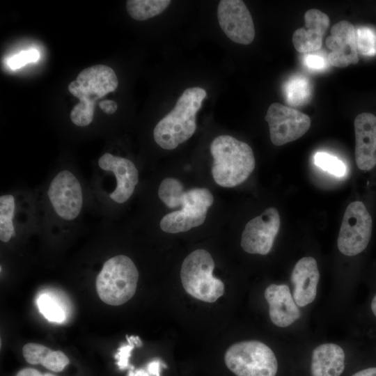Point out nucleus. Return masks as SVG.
Returning <instances> with one entry per match:
<instances>
[{"mask_svg": "<svg viewBox=\"0 0 376 376\" xmlns=\"http://www.w3.org/2000/svg\"><path fill=\"white\" fill-rule=\"evenodd\" d=\"M158 196L169 208L182 207L162 218L159 226L169 233L186 232L203 224L207 210L214 201L209 189L194 188L185 191L181 182L173 178H166L161 182Z\"/></svg>", "mask_w": 376, "mask_h": 376, "instance_id": "1", "label": "nucleus"}, {"mask_svg": "<svg viewBox=\"0 0 376 376\" xmlns=\"http://www.w3.org/2000/svg\"><path fill=\"white\" fill-rule=\"evenodd\" d=\"M206 95L205 90L198 86L184 91L172 111L154 128L153 137L157 145L165 150H173L194 134L196 113Z\"/></svg>", "mask_w": 376, "mask_h": 376, "instance_id": "2", "label": "nucleus"}, {"mask_svg": "<svg viewBox=\"0 0 376 376\" xmlns=\"http://www.w3.org/2000/svg\"><path fill=\"white\" fill-rule=\"evenodd\" d=\"M213 157L212 175L223 187H233L244 182L255 168L253 150L246 143L229 135L216 137L210 144Z\"/></svg>", "mask_w": 376, "mask_h": 376, "instance_id": "3", "label": "nucleus"}, {"mask_svg": "<svg viewBox=\"0 0 376 376\" xmlns=\"http://www.w3.org/2000/svg\"><path fill=\"white\" fill-rule=\"evenodd\" d=\"M118 84L113 70L105 65H95L79 72L68 85L69 92L79 100L70 111L71 121L77 126L85 127L93 119L95 102L114 91Z\"/></svg>", "mask_w": 376, "mask_h": 376, "instance_id": "4", "label": "nucleus"}, {"mask_svg": "<svg viewBox=\"0 0 376 376\" xmlns=\"http://www.w3.org/2000/svg\"><path fill=\"white\" fill-rule=\"evenodd\" d=\"M138 279V269L130 258L113 256L105 261L97 276V295L107 304H123L135 294Z\"/></svg>", "mask_w": 376, "mask_h": 376, "instance_id": "5", "label": "nucleus"}, {"mask_svg": "<svg viewBox=\"0 0 376 376\" xmlns=\"http://www.w3.org/2000/svg\"><path fill=\"white\" fill-rule=\"evenodd\" d=\"M214 262L210 253L202 249L189 253L180 269V279L185 290L193 297L213 303L225 290L223 281L212 274Z\"/></svg>", "mask_w": 376, "mask_h": 376, "instance_id": "6", "label": "nucleus"}, {"mask_svg": "<svg viewBox=\"0 0 376 376\" xmlns=\"http://www.w3.org/2000/svg\"><path fill=\"white\" fill-rule=\"evenodd\" d=\"M224 361L237 376H275L278 369L274 352L258 340L232 345L225 353Z\"/></svg>", "mask_w": 376, "mask_h": 376, "instance_id": "7", "label": "nucleus"}, {"mask_svg": "<svg viewBox=\"0 0 376 376\" xmlns=\"http://www.w3.org/2000/svg\"><path fill=\"white\" fill-rule=\"evenodd\" d=\"M53 215L61 222L71 223L80 216L84 197L82 185L71 170H61L49 182L46 192Z\"/></svg>", "mask_w": 376, "mask_h": 376, "instance_id": "8", "label": "nucleus"}, {"mask_svg": "<svg viewBox=\"0 0 376 376\" xmlns=\"http://www.w3.org/2000/svg\"><path fill=\"white\" fill-rule=\"evenodd\" d=\"M373 220L361 201H354L347 207L339 230L337 245L347 256L361 253L371 237Z\"/></svg>", "mask_w": 376, "mask_h": 376, "instance_id": "9", "label": "nucleus"}, {"mask_svg": "<svg viewBox=\"0 0 376 376\" xmlns=\"http://www.w3.org/2000/svg\"><path fill=\"white\" fill-rule=\"evenodd\" d=\"M265 118L269 125L271 141L277 146L300 138L311 126V119L306 114L278 102L270 104Z\"/></svg>", "mask_w": 376, "mask_h": 376, "instance_id": "10", "label": "nucleus"}, {"mask_svg": "<svg viewBox=\"0 0 376 376\" xmlns=\"http://www.w3.org/2000/svg\"><path fill=\"white\" fill-rule=\"evenodd\" d=\"M280 217L274 207L266 209L250 220L242 234L241 246L251 254L266 255L272 249L280 228Z\"/></svg>", "mask_w": 376, "mask_h": 376, "instance_id": "11", "label": "nucleus"}, {"mask_svg": "<svg viewBox=\"0 0 376 376\" xmlns=\"http://www.w3.org/2000/svg\"><path fill=\"white\" fill-rule=\"evenodd\" d=\"M217 18L222 31L232 41L246 45L253 40L254 24L244 1H220L217 8Z\"/></svg>", "mask_w": 376, "mask_h": 376, "instance_id": "12", "label": "nucleus"}, {"mask_svg": "<svg viewBox=\"0 0 376 376\" xmlns=\"http://www.w3.org/2000/svg\"><path fill=\"white\" fill-rule=\"evenodd\" d=\"M100 171L114 178L115 185L108 198L116 204L127 201L134 192L139 182V173L134 164L130 159L104 153L97 160Z\"/></svg>", "mask_w": 376, "mask_h": 376, "instance_id": "13", "label": "nucleus"}, {"mask_svg": "<svg viewBox=\"0 0 376 376\" xmlns=\"http://www.w3.org/2000/svg\"><path fill=\"white\" fill-rule=\"evenodd\" d=\"M326 45L331 49L327 57L330 65L345 68L358 63L356 31L350 22L342 20L335 24L326 40Z\"/></svg>", "mask_w": 376, "mask_h": 376, "instance_id": "14", "label": "nucleus"}, {"mask_svg": "<svg viewBox=\"0 0 376 376\" xmlns=\"http://www.w3.org/2000/svg\"><path fill=\"white\" fill-rule=\"evenodd\" d=\"M355 160L357 167L364 171L376 165V116L361 113L354 120Z\"/></svg>", "mask_w": 376, "mask_h": 376, "instance_id": "15", "label": "nucleus"}, {"mask_svg": "<svg viewBox=\"0 0 376 376\" xmlns=\"http://www.w3.org/2000/svg\"><path fill=\"white\" fill-rule=\"evenodd\" d=\"M305 24L292 35V43L300 53H311L322 47L323 36L329 26V17L318 9H309L304 15Z\"/></svg>", "mask_w": 376, "mask_h": 376, "instance_id": "16", "label": "nucleus"}, {"mask_svg": "<svg viewBox=\"0 0 376 376\" xmlns=\"http://www.w3.org/2000/svg\"><path fill=\"white\" fill-rule=\"evenodd\" d=\"M272 322L279 327H287L297 320L301 312L287 285L271 284L265 290Z\"/></svg>", "mask_w": 376, "mask_h": 376, "instance_id": "17", "label": "nucleus"}, {"mask_svg": "<svg viewBox=\"0 0 376 376\" xmlns=\"http://www.w3.org/2000/svg\"><path fill=\"white\" fill-rule=\"evenodd\" d=\"M319 279L320 272L314 258L304 257L297 262L291 274V282L292 297L298 306H305L314 301Z\"/></svg>", "mask_w": 376, "mask_h": 376, "instance_id": "18", "label": "nucleus"}, {"mask_svg": "<svg viewBox=\"0 0 376 376\" xmlns=\"http://www.w3.org/2000/svg\"><path fill=\"white\" fill-rule=\"evenodd\" d=\"M345 368V353L335 343L322 344L312 354L311 376H340Z\"/></svg>", "mask_w": 376, "mask_h": 376, "instance_id": "19", "label": "nucleus"}, {"mask_svg": "<svg viewBox=\"0 0 376 376\" xmlns=\"http://www.w3.org/2000/svg\"><path fill=\"white\" fill-rule=\"evenodd\" d=\"M17 199L13 194L0 196V240L7 243L16 235Z\"/></svg>", "mask_w": 376, "mask_h": 376, "instance_id": "20", "label": "nucleus"}, {"mask_svg": "<svg viewBox=\"0 0 376 376\" xmlns=\"http://www.w3.org/2000/svg\"><path fill=\"white\" fill-rule=\"evenodd\" d=\"M284 95L287 103L292 107H297L307 102L312 94L310 81L301 75L291 77L283 87Z\"/></svg>", "mask_w": 376, "mask_h": 376, "instance_id": "21", "label": "nucleus"}, {"mask_svg": "<svg viewBox=\"0 0 376 376\" xmlns=\"http://www.w3.org/2000/svg\"><path fill=\"white\" fill-rule=\"evenodd\" d=\"M169 0H127L126 9L136 20H146L158 15L170 4Z\"/></svg>", "mask_w": 376, "mask_h": 376, "instance_id": "22", "label": "nucleus"}, {"mask_svg": "<svg viewBox=\"0 0 376 376\" xmlns=\"http://www.w3.org/2000/svg\"><path fill=\"white\" fill-rule=\"evenodd\" d=\"M40 313L50 322H61L65 314L61 306L50 296L43 294L37 300Z\"/></svg>", "mask_w": 376, "mask_h": 376, "instance_id": "23", "label": "nucleus"}, {"mask_svg": "<svg viewBox=\"0 0 376 376\" xmlns=\"http://www.w3.org/2000/svg\"><path fill=\"white\" fill-rule=\"evenodd\" d=\"M357 47L361 54L373 56L376 54V34L368 27H360L356 31Z\"/></svg>", "mask_w": 376, "mask_h": 376, "instance_id": "24", "label": "nucleus"}, {"mask_svg": "<svg viewBox=\"0 0 376 376\" xmlns=\"http://www.w3.org/2000/svg\"><path fill=\"white\" fill-rule=\"evenodd\" d=\"M315 164L325 171L336 176H343L345 173L344 163L337 157L325 152H318L314 156Z\"/></svg>", "mask_w": 376, "mask_h": 376, "instance_id": "25", "label": "nucleus"}, {"mask_svg": "<svg viewBox=\"0 0 376 376\" xmlns=\"http://www.w3.org/2000/svg\"><path fill=\"white\" fill-rule=\"evenodd\" d=\"M52 350L45 345L30 343L26 344L22 349L25 360L33 365L41 364Z\"/></svg>", "mask_w": 376, "mask_h": 376, "instance_id": "26", "label": "nucleus"}, {"mask_svg": "<svg viewBox=\"0 0 376 376\" xmlns=\"http://www.w3.org/2000/svg\"><path fill=\"white\" fill-rule=\"evenodd\" d=\"M40 58V53L36 49L24 50L10 57L7 62L12 70H17L29 63L36 62Z\"/></svg>", "mask_w": 376, "mask_h": 376, "instance_id": "27", "label": "nucleus"}, {"mask_svg": "<svg viewBox=\"0 0 376 376\" xmlns=\"http://www.w3.org/2000/svg\"><path fill=\"white\" fill-rule=\"evenodd\" d=\"M69 362L68 357L61 351H52L42 365L52 371L61 372Z\"/></svg>", "mask_w": 376, "mask_h": 376, "instance_id": "28", "label": "nucleus"}, {"mask_svg": "<svg viewBox=\"0 0 376 376\" xmlns=\"http://www.w3.org/2000/svg\"><path fill=\"white\" fill-rule=\"evenodd\" d=\"M128 343L122 346L116 356L117 363L120 368L123 369L128 365V359L130 357L132 350L135 345H141L142 343L138 336H127Z\"/></svg>", "mask_w": 376, "mask_h": 376, "instance_id": "29", "label": "nucleus"}, {"mask_svg": "<svg viewBox=\"0 0 376 376\" xmlns=\"http://www.w3.org/2000/svg\"><path fill=\"white\" fill-rule=\"evenodd\" d=\"M304 61L307 68L313 70H323L327 65L324 57L317 54H308Z\"/></svg>", "mask_w": 376, "mask_h": 376, "instance_id": "30", "label": "nucleus"}, {"mask_svg": "<svg viewBox=\"0 0 376 376\" xmlns=\"http://www.w3.org/2000/svg\"><path fill=\"white\" fill-rule=\"evenodd\" d=\"M99 107L102 111L107 114L113 113L118 108L117 103L113 100H106L99 103Z\"/></svg>", "mask_w": 376, "mask_h": 376, "instance_id": "31", "label": "nucleus"}, {"mask_svg": "<svg viewBox=\"0 0 376 376\" xmlns=\"http://www.w3.org/2000/svg\"><path fill=\"white\" fill-rule=\"evenodd\" d=\"M16 376H46V375H42L34 368H27L19 371Z\"/></svg>", "mask_w": 376, "mask_h": 376, "instance_id": "32", "label": "nucleus"}, {"mask_svg": "<svg viewBox=\"0 0 376 376\" xmlns=\"http://www.w3.org/2000/svg\"><path fill=\"white\" fill-rule=\"evenodd\" d=\"M352 376H376V367L361 370Z\"/></svg>", "mask_w": 376, "mask_h": 376, "instance_id": "33", "label": "nucleus"}, {"mask_svg": "<svg viewBox=\"0 0 376 376\" xmlns=\"http://www.w3.org/2000/svg\"><path fill=\"white\" fill-rule=\"evenodd\" d=\"M371 310L373 311V313L376 317V295L373 297L372 302H371Z\"/></svg>", "mask_w": 376, "mask_h": 376, "instance_id": "34", "label": "nucleus"}]
</instances>
